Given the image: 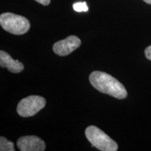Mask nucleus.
Returning <instances> with one entry per match:
<instances>
[{"instance_id":"nucleus-1","label":"nucleus","mask_w":151,"mask_h":151,"mask_svg":"<svg viewBox=\"0 0 151 151\" xmlns=\"http://www.w3.org/2000/svg\"><path fill=\"white\" fill-rule=\"evenodd\" d=\"M90 83L96 90L118 99L127 97V92L120 81L109 73L94 71L89 76Z\"/></svg>"},{"instance_id":"nucleus-2","label":"nucleus","mask_w":151,"mask_h":151,"mask_svg":"<svg viewBox=\"0 0 151 151\" xmlns=\"http://www.w3.org/2000/svg\"><path fill=\"white\" fill-rule=\"evenodd\" d=\"M85 134L92 147L101 151L118 150V146L116 141L96 126L90 125L87 127Z\"/></svg>"},{"instance_id":"nucleus-3","label":"nucleus","mask_w":151,"mask_h":151,"mask_svg":"<svg viewBox=\"0 0 151 151\" xmlns=\"http://www.w3.org/2000/svg\"><path fill=\"white\" fill-rule=\"evenodd\" d=\"M0 24L5 31L15 35H24L30 28L29 20L25 17L12 13L1 14Z\"/></svg>"},{"instance_id":"nucleus-4","label":"nucleus","mask_w":151,"mask_h":151,"mask_svg":"<svg viewBox=\"0 0 151 151\" xmlns=\"http://www.w3.org/2000/svg\"><path fill=\"white\" fill-rule=\"evenodd\" d=\"M46 104V99L41 96H29L20 101L17 106V112L24 118L33 116L44 108Z\"/></svg>"},{"instance_id":"nucleus-5","label":"nucleus","mask_w":151,"mask_h":151,"mask_svg":"<svg viewBox=\"0 0 151 151\" xmlns=\"http://www.w3.org/2000/svg\"><path fill=\"white\" fill-rule=\"evenodd\" d=\"M81 45V39L76 36L71 35L67 37L65 39L55 43L52 46V50L58 55L66 56L79 48Z\"/></svg>"},{"instance_id":"nucleus-6","label":"nucleus","mask_w":151,"mask_h":151,"mask_svg":"<svg viewBox=\"0 0 151 151\" xmlns=\"http://www.w3.org/2000/svg\"><path fill=\"white\" fill-rule=\"evenodd\" d=\"M17 146L21 151H43L46 143L37 136H24L18 139Z\"/></svg>"},{"instance_id":"nucleus-7","label":"nucleus","mask_w":151,"mask_h":151,"mask_svg":"<svg viewBox=\"0 0 151 151\" xmlns=\"http://www.w3.org/2000/svg\"><path fill=\"white\" fill-rule=\"evenodd\" d=\"M0 66L2 68H6L9 71L14 73L21 72L24 68L23 64L13 59L10 55L4 50L0 51Z\"/></svg>"},{"instance_id":"nucleus-8","label":"nucleus","mask_w":151,"mask_h":151,"mask_svg":"<svg viewBox=\"0 0 151 151\" xmlns=\"http://www.w3.org/2000/svg\"><path fill=\"white\" fill-rule=\"evenodd\" d=\"M0 150L1 151H14V144L11 141L7 140L5 137L0 138Z\"/></svg>"},{"instance_id":"nucleus-9","label":"nucleus","mask_w":151,"mask_h":151,"mask_svg":"<svg viewBox=\"0 0 151 151\" xmlns=\"http://www.w3.org/2000/svg\"><path fill=\"white\" fill-rule=\"evenodd\" d=\"M73 8L74 11H77V12H83V11H88V7L87 6L86 2H78L73 4Z\"/></svg>"},{"instance_id":"nucleus-10","label":"nucleus","mask_w":151,"mask_h":151,"mask_svg":"<svg viewBox=\"0 0 151 151\" xmlns=\"http://www.w3.org/2000/svg\"><path fill=\"white\" fill-rule=\"evenodd\" d=\"M145 55H146L147 59L151 60V46L147 47L145 50Z\"/></svg>"},{"instance_id":"nucleus-11","label":"nucleus","mask_w":151,"mask_h":151,"mask_svg":"<svg viewBox=\"0 0 151 151\" xmlns=\"http://www.w3.org/2000/svg\"><path fill=\"white\" fill-rule=\"evenodd\" d=\"M36 1H37L38 3L47 6L48 5L50 2V0H35Z\"/></svg>"},{"instance_id":"nucleus-12","label":"nucleus","mask_w":151,"mask_h":151,"mask_svg":"<svg viewBox=\"0 0 151 151\" xmlns=\"http://www.w3.org/2000/svg\"><path fill=\"white\" fill-rule=\"evenodd\" d=\"M143 1L147 4H151V0H143Z\"/></svg>"}]
</instances>
